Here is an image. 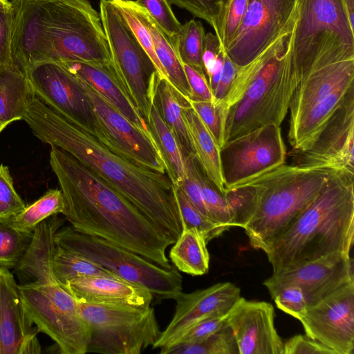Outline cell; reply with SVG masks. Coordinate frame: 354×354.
Wrapping results in <instances>:
<instances>
[{
	"instance_id": "obj_1",
	"label": "cell",
	"mask_w": 354,
	"mask_h": 354,
	"mask_svg": "<svg viewBox=\"0 0 354 354\" xmlns=\"http://www.w3.org/2000/svg\"><path fill=\"white\" fill-rule=\"evenodd\" d=\"M22 120L41 141L67 152L128 199L173 244L177 240L183 225L174 185L167 174L138 166L111 151L88 131L35 95Z\"/></svg>"
},
{
	"instance_id": "obj_2",
	"label": "cell",
	"mask_w": 354,
	"mask_h": 354,
	"mask_svg": "<svg viewBox=\"0 0 354 354\" xmlns=\"http://www.w3.org/2000/svg\"><path fill=\"white\" fill-rule=\"evenodd\" d=\"M50 165L63 194L66 219L77 231L106 239L156 265L172 268L165 233L113 187L71 155L51 147Z\"/></svg>"
},
{
	"instance_id": "obj_3",
	"label": "cell",
	"mask_w": 354,
	"mask_h": 354,
	"mask_svg": "<svg viewBox=\"0 0 354 354\" xmlns=\"http://www.w3.org/2000/svg\"><path fill=\"white\" fill-rule=\"evenodd\" d=\"M354 174L330 171L315 199L266 250L273 272L332 254L350 256Z\"/></svg>"
},
{
	"instance_id": "obj_4",
	"label": "cell",
	"mask_w": 354,
	"mask_h": 354,
	"mask_svg": "<svg viewBox=\"0 0 354 354\" xmlns=\"http://www.w3.org/2000/svg\"><path fill=\"white\" fill-rule=\"evenodd\" d=\"M295 19L258 56L239 67L234 82L246 91L227 111L225 142L264 125L280 126L285 119L295 89L290 59Z\"/></svg>"
},
{
	"instance_id": "obj_5",
	"label": "cell",
	"mask_w": 354,
	"mask_h": 354,
	"mask_svg": "<svg viewBox=\"0 0 354 354\" xmlns=\"http://www.w3.org/2000/svg\"><path fill=\"white\" fill-rule=\"evenodd\" d=\"M330 171L285 163L245 183L254 200L253 215L243 228L250 245L265 252L315 199Z\"/></svg>"
},
{
	"instance_id": "obj_6",
	"label": "cell",
	"mask_w": 354,
	"mask_h": 354,
	"mask_svg": "<svg viewBox=\"0 0 354 354\" xmlns=\"http://www.w3.org/2000/svg\"><path fill=\"white\" fill-rule=\"evenodd\" d=\"M354 58V26L342 0H297L290 59L295 88L314 65Z\"/></svg>"
},
{
	"instance_id": "obj_7",
	"label": "cell",
	"mask_w": 354,
	"mask_h": 354,
	"mask_svg": "<svg viewBox=\"0 0 354 354\" xmlns=\"http://www.w3.org/2000/svg\"><path fill=\"white\" fill-rule=\"evenodd\" d=\"M43 19L53 62L114 68L100 12L90 0H45Z\"/></svg>"
},
{
	"instance_id": "obj_8",
	"label": "cell",
	"mask_w": 354,
	"mask_h": 354,
	"mask_svg": "<svg viewBox=\"0 0 354 354\" xmlns=\"http://www.w3.org/2000/svg\"><path fill=\"white\" fill-rule=\"evenodd\" d=\"M55 243L99 264L120 279L147 289L157 298L174 299L182 292L183 278L174 266L166 269L106 239L80 232L71 225H63L57 231Z\"/></svg>"
},
{
	"instance_id": "obj_9",
	"label": "cell",
	"mask_w": 354,
	"mask_h": 354,
	"mask_svg": "<svg viewBox=\"0 0 354 354\" xmlns=\"http://www.w3.org/2000/svg\"><path fill=\"white\" fill-rule=\"evenodd\" d=\"M90 330L87 353L140 354L161 331L153 308L77 302Z\"/></svg>"
},
{
	"instance_id": "obj_10",
	"label": "cell",
	"mask_w": 354,
	"mask_h": 354,
	"mask_svg": "<svg viewBox=\"0 0 354 354\" xmlns=\"http://www.w3.org/2000/svg\"><path fill=\"white\" fill-rule=\"evenodd\" d=\"M22 304L38 330L53 339L63 354L87 353L88 326L74 297L57 281L19 284Z\"/></svg>"
},
{
	"instance_id": "obj_11",
	"label": "cell",
	"mask_w": 354,
	"mask_h": 354,
	"mask_svg": "<svg viewBox=\"0 0 354 354\" xmlns=\"http://www.w3.org/2000/svg\"><path fill=\"white\" fill-rule=\"evenodd\" d=\"M99 8L118 81L147 122L151 106L149 84L156 71L154 64L111 1L100 0Z\"/></svg>"
},
{
	"instance_id": "obj_12",
	"label": "cell",
	"mask_w": 354,
	"mask_h": 354,
	"mask_svg": "<svg viewBox=\"0 0 354 354\" xmlns=\"http://www.w3.org/2000/svg\"><path fill=\"white\" fill-rule=\"evenodd\" d=\"M225 191L286 163L280 126H262L225 142L220 149Z\"/></svg>"
},
{
	"instance_id": "obj_13",
	"label": "cell",
	"mask_w": 354,
	"mask_h": 354,
	"mask_svg": "<svg viewBox=\"0 0 354 354\" xmlns=\"http://www.w3.org/2000/svg\"><path fill=\"white\" fill-rule=\"evenodd\" d=\"M77 79L95 112L98 125L97 139L111 151L136 165L167 174L155 140L136 127L88 84Z\"/></svg>"
},
{
	"instance_id": "obj_14",
	"label": "cell",
	"mask_w": 354,
	"mask_h": 354,
	"mask_svg": "<svg viewBox=\"0 0 354 354\" xmlns=\"http://www.w3.org/2000/svg\"><path fill=\"white\" fill-rule=\"evenodd\" d=\"M25 73L35 96L96 137L98 125L95 112L76 76L56 62L35 64Z\"/></svg>"
},
{
	"instance_id": "obj_15",
	"label": "cell",
	"mask_w": 354,
	"mask_h": 354,
	"mask_svg": "<svg viewBox=\"0 0 354 354\" xmlns=\"http://www.w3.org/2000/svg\"><path fill=\"white\" fill-rule=\"evenodd\" d=\"M292 164L354 174V87L346 95L313 145L292 150Z\"/></svg>"
},
{
	"instance_id": "obj_16",
	"label": "cell",
	"mask_w": 354,
	"mask_h": 354,
	"mask_svg": "<svg viewBox=\"0 0 354 354\" xmlns=\"http://www.w3.org/2000/svg\"><path fill=\"white\" fill-rule=\"evenodd\" d=\"M297 5V0H250L226 55L238 66L250 62L290 24Z\"/></svg>"
},
{
	"instance_id": "obj_17",
	"label": "cell",
	"mask_w": 354,
	"mask_h": 354,
	"mask_svg": "<svg viewBox=\"0 0 354 354\" xmlns=\"http://www.w3.org/2000/svg\"><path fill=\"white\" fill-rule=\"evenodd\" d=\"M299 321L309 337L336 354H353L354 281L308 306Z\"/></svg>"
},
{
	"instance_id": "obj_18",
	"label": "cell",
	"mask_w": 354,
	"mask_h": 354,
	"mask_svg": "<svg viewBox=\"0 0 354 354\" xmlns=\"http://www.w3.org/2000/svg\"><path fill=\"white\" fill-rule=\"evenodd\" d=\"M351 281L354 274L351 256L332 254L274 272L263 284L270 295L282 287L297 286L304 292L309 306Z\"/></svg>"
},
{
	"instance_id": "obj_19",
	"label": "cell",
	"mask_w": 354,
	"mask_h": 354,
	"mask_svg": "<svg viewBox=\"0 0 354 354\" xmlns=\"http://www.w3.org/2000/svg\"><path fill=\"white\" fill-rule=\"evenodd\" d=\"M240 297L239 288L231 282H220L189 293L180 292L174 299L176 305L172 319L152 348H160L162 353L198 322L227 313Z\"/></svg>"
},
{
	"instance_id": "obj_20",
	"label": "cell",
	"mask_w": 354,
	"mask_h": 354,
	"mask_svg": "<svg viewBox=\"0 0 354 354\" xmlns=\"http://www.w3.org/2000/svg\"><path fill=\"white\" fill-rule=\"evenodd\" d=\"M274 311L266 301L240 297L227 313L239 354H283V342L274 323Z\"/></svg>"
},
{
	"instance_id": "obj_21",
	"label": "cell",
	"mask_w": 354,
	"mask_h": 354,
	"mask_svg": "<svg viewBox=\"0 0 354 354\" xmlns=\"http://www.w3.org/2000/svg\"><path fill=\"white\" fill-rule=\"evenodd\" d=\"M45 0H11V53L13 64L24 72L30 66L53 62V49L43 14Z\"/></svg>"
},
{
	"instance_id": "obj_22",
	"label": "cell",
	"mask_w": 354,
	"mask_h": 354,
	"mask_svg": "<svg viewBox=\"0 0 354 354\" xmlns=\"http://www.w3.org/2000/svg\"><path fill=\"white\" fill-rule=\"evenodd\" d=\"M77 302L132 306H151L153 295L147 289L120 278L96 276L69 281L63 286Z\"/></svg>"
},
{
	"instance_id": "obj_23",
	"label": "cell",
	"mask_w": 354,
	"mask_h": 354,
	"mask_svg": "<svg viewBox=\"0 0 354 354\" xmlns=\"http://www.w3.org/2000/svg\"><path fill=\"white\" fill-rule=\"evenodd\" d=\"M354 82V58L318 66L300 80L290 103L289 124L340 86Z\"/></svg>"
},
{
	"instance_id": "obj_24",
	"label": "cell",
	"mask_w": 354,
	"mask_h": 354,
	"mask_svg": "<svg viewBox=\"0 0 354 354\" xmlns=\"http://www.w3.org/2000/svg\"><path fill=\"white\" fill-rule=\"evenodd\" d=\"M58 63L88 84L139 130L153 138L147 121L123 90L113 68L80 62Z\"/></svg>"
},
{
	"instance_id": "obj_25",
	"label": "cell",
	"mask_w": 354,
	"mask_h": 354,
	"mask_svg": "<svg viewBox=\"0 0 354 354\" xmlns=\"http://www.w3.org/2000/svg\"><path fill=\"white\" fill-rule=\"evenodd\" d=\"M64 224L63 218L53 215L37 225L27 251L14 269L19 284H46L57 281L53 269L55 236Z\"/></svg>"
},
{
	"instance_id": "obj_26",
	"label": "cell",
	"mask_w": 354,
	"mask_h": 354,
	"mask_svg": "<svg viewBox=\"0 0 354 354\" xmlns=\"http://www.w3.org/2000/svg\"><path fill=\"white\" fill-rule=\"evenodd\" d=\"M32 324L24 310L19 284L9 269L0 266V354H18L25 337L38 330Z\"/></svg>"
},
{
	"instance_id": "obj_27",
	"label": "cell",
	"mask_w": 354,
	"mask_h": 354,
	"mask_svg": "<svg viewBox=\"0 0 354 354\" xmlns=\"http://www.w3.org/2000/svg\"><path fill=\"white\" fill-rule=\"evenodd\" d=\"M353 87L354 82L340 86L289 124L288 140L292 150H306L313 145Z\"/></svg>"
},
{
	"instance_id": "obj_28",
	"label": "cell",
	"mask_w": 354,
	"mask_h": 354,
	"mask_svg": "<svg viewBox=\"0 0 354 354\" xmlns=\"http://www.w3.org/2000/svg\"><path fill=\"white\" fill-rule=\"evenodd\" d=\"M149 97L162 119L177 140L184 157L194 154L183 115V105L187 102L169 83L156 71L149 84Z\"/></svg>"
},
{
	"instance_id": "obj_29",
	"label": "cell",
	"mask_w": 354,
	"mask_h": 354,
	"mask_svg": "<svg viewBox=\"0 0 354 354\" xmlns=\"http://www.w3.org/2000/svg\"><path fill=\"white\" fill-rule=\"evenodd\" d=\"M183 115L194 155L209 180L225 193L221 169L220 148L187 100L183 105Z\"/></svg>"
},
{
	"instance_id": "obj_30",
	"label": "cell",
	"mask_w": 354,
	"mask_h": 354,
	"mask_svg": "<svg viewBox=\"0 0 354 354\" xmlns=\"http://www.w3.org/2000/svg\"><path fill=\"white\" fill-rule=\"evenodd\" d=\"M35 97L26 73L12 64L0 67V124L6 128L23 119Z\"/></svg>"
},
{
	"instance_id": "obj_31",
	"label": "cell",
	"mask_w": 354,
	"mask_h": 354,
	"mask_svg": "<svg viewBox=\"0 0 354 354\" xmlns=\"http://www.w3.org/2000/svg\"><path fill=\"white\" fill-rule=\"evenodd\" d=\"M207 244L199 230L183 228L169 251V259L178 271L192 276L203 275L209 266Z\"/></svg>"
},
{
	"instance_id": "obj_32",
	"label": "cell",
	"mask_w": 354,
	"mask_h": 354,
	"mask_svg": "<svg viewBox=\"0 0 354 354\" xmlns=\"http://www.w3.org/2000/svg\"><path fill=\"white\" fill-rule=\"evenodd\" d=\"M140 13L149 30L156 55L166 73L168 81L178 93L189 99L190 90L187 77L169 37L141 4Z\"/></svg>"
},
{
	"instance_id": "obj_33",
	"label": "cell",
	"mask_w": 354,
	"mask_h": 354,
	"mask_svg": "<svg viewBox=\"0 0 354 354\" xmlns=\"http://www.w3.org/2000/svg\"><path fill=\"white\" fill-rule=\"evenodd\" d=\"M147 124L164 160L167 174L173 185L178 186L185 175V159L179 144L151 101Z\"/></svg>"
},
{
	"instance_id": "obj_34",
	"label": "cell",
	"mask_w": 354,
	"mask_h": 354,
	"mask_svg": "<svg viewBox=\"0 0 354 354\" xmlns=\"http://www.w3.org/2000/svg\"><path fill=\"white\" fill-rule=\"evenodd\" d=\"M53 269L56 281L62 286L69 281L80 277L106 276L119 278L99 264L57 245Z\"/></svg>"
},
{
	"instance_id": "obj_35",
	"label": "cell",
	"mask_w": 354,
	"mask_h": 354,
	"mask_svg": "<svg viewBox=\"0 0 354 354\" xmlns=\"http://www.w3.org/2000/svg\"><path fill=\"white\" fill-rule=\"evenodd\" d=\"M65 207V200L61 189H49L34 203L26 205L8 223L20 232L31 233L37 225L47 218L63 214Z\"/></svg>"
},
{
	"instance_id": "obj_36",
	"label": "cell",
	"mask_w": 354,
	"mask_h": 354,
	"mask_svg": "<svg viewBox=\"0 0 354 354\" xmlns=\"http://www.w3.org/2000/svg\"><path fill=\"white\" fill-rule=\"evenodd\" d=\"M205 35L202 23L192 19L182 24L178 35L171 42L181 63L192 66L204 75L205 72L202 56Z\"/></svg>"
},
{
	"instance_id": "obj_37",
	"label": "cell",
	"mask_w": 354,
	"mask_h": 354,
	"mask_svg": "<svg viewBox=\"0 0 354 354\" xmlns=\"http://www.w3.org/2000/svg\"><path fill=\"white\" fill-rule=\"evenodd\" d=\"M122 15L136 39L151 59L160 77L167 79L153 48L151 36L140 13V4L136 0H110Z\"/></svg>"
},
{
	"instance_id": "obj_38",
	"label": "cell",
	"mask_w": 354,
	"mask_h": 354,
	"mask_svg": "<svg viewBox=\"0 0 354 354\" xmlns=\"http://www.w3.org/2000/svg\"><path fill=\"white\" fill-rule=\"evenodd\" d=\"M191 163L194 175L201 186L209 218L226 230L232 227L230 212L225 194L220 192L209 180L194 154L191 156Z\"/></svg>"
},
{
	"instance_id": "obj_39",
	"label": "cell",
	"mask_w": 354,
	"mask_h": 354,
	"mask_svg": "<svg viewBox=\"0 0 354 354\" xmlns=\"http://www.w3.org/2000/svg\"><path fill=\"white\" fill-rule=\"evenodd\" d=\"M239 350L230 328L225 324L218 331L196 343L178 344L162 354H237Z\"/></svg>"
},
{
	"instance_id": "obj_40",
	"label": "cell",
	"mask_w": 354,
	"mask_h": 354,
	"mask_svg": "<svg viewBox=\"0 0 354 354\" xmlns=\"http://www.w3.org/2000/svg\"><path fill=\"white\" fill-rule=\"evenodd\" d=\"M250 0H224L214 28L221 48L225 51L240 28Z\"/></svg>"
},
{
	"instance_id": "obj_41",
	"label": "cell",
	"mask_w": 354,
	"mask_h": 354,
	"mask_svg": "<svg viewBox=\"0 0 354 354\" xmlns=\"http://www.w3.org/2000/svg\"><path fill=\"white\" fill-rule=\"evenodd\" d=\"M32 239V232H22L8 222H0V266L15 269L27 251Z\"/></svg>"
},
{
	"instance_id": "obj_42",
	"label": "cell",
	"mask_w": 354,
	"mask_h": 354,
	"mask_svg": "<svg viewBox=\"0 0 354 354\" xmlns=\"http://www.w3.org/2000/svg\"><path fill=\"white\" fill-rule=\"evenodd\" d=\"M174 195L183 228H196L205 237L208 243L227 230L204 216L186 197L179 186H174Z\"/></svg>"
},
{
	"instance_id": "obj_43",
	"label": "cell",
	"mask_w": 354,
	"mask_h": 354,
	"mask_svg": "<svg viewBox=\"0 0 354 354\" xmlns=\"http://www.w3.org/2000/svg\"><path fill=\"white\" fill-rule=\"evenodd\" d=\"M212 138L221 149L225 144L227 111L221 101L201 102L187 100Z\"/></svg>"
},
{
	"instance_id": "obj_44",
	"label": "cell",
	"mask_w": 354,
	"mask_h": 354,
	"mask_svg": "<svg viewBox=\"0 0 354 354\" xmlns=\"http://www.w3.org/2000/svg\"><path fill=\"white\" fill-rule=\"evenodd\" d=\"M232 227L244 228L254 210V200L249 185L244 183L225 191Z\"/></svg>"
},
{
	"instance_id": "obj_45",
	"label": "cell",
	"mask_w": 354,
	"mask_h": 354,
	"mask_svg": "<svg viewBox=\"0 0 354 354\" xmlns=\"http://www.w3.org/2000/svg\"><path fill=\"white\" fill-rule=\"evenodd\" d=\"M25 207L14 187L8 167L0 165V222H8Z\"/></svg>"
},
{
	"instance_id": "obj_46",
	"label": "cell",
	"mask_w": 354,
	"mask_h": 354,
	"mask_svg": "<svg viewBox=\"0 0 354 354\" xmlns=\"http://www.w3.org/2000/svg\"><path fill=\"white\" fill-rule=\"evenodd\" d=\"M145 7L171 42L178 35L182 24L174 15L167 0H136Z\"/></svg>"
},
{
	"instance_id": "obj_47",
	"label": "cell",
	"mask_w": 354,
	"mask_h": 354,
	"mask_svg": "<svg viewBox=\"0 0 354 354\" xmlns=\"http://www.w3.org/2000/svg\"><path fill=\"white\" fill-rule=\"evenodd\" d=\"M271 297L280 310L292 317L300 320L305 315L308 304L305 295L299 287H282L271 295Z\"/></svg>"
},
{
	"instance_id": "obj_48",
	"label": "cell",
	"mask_w": 354,
	"mask_h": 354,
	"mask_svg": "<svg viewBox=\"0 0 354 354\" xmlns=\"http://www.w3.org/2000/svg\"><path fill=\"white\" fill-rule=\"evenodd\" d=\"M170 4L184 9L205 21L213 28L224 0H167Z\"/></svg>"
},
{
	"instance_id": "obj_49",
	"label": "cell",
	"mask_w": 354,
	"mask_h": 354,
	"mask_svg": "<svg viewBox=\"0 0 354 354\" xmlns=\"http://www.w3.org/2000/svg\"><path fill=\"white\" fill-rule=\"evenodd\" d=\"M228 312L217 313L198 322L189 329L174 346L196 343L218 331L226 324Z\"/></svg>"
},
{
	"instance_id": "obj_50",
	"label": "cell",
	"mask_w": 354,
	"mask_h": 354,
	"mask_svg": "<svg viewBox=\"0 0 354 354\" xmlns=\"http://www.w3.org/2000/svg\"><path fill=\"white\" fill-rule=\"evenodd\" d=\"M184 157L185 175L183 180L178 185L188 200L206 217L209 218L206 208L202 190L192 169L191 156ZM211 219V218H210ZM212 220V219H211Z\"/></svg>"
},
{
	"instance_id": "obj_51",
	"label": "cell",
	"mask_w": 354,
	"mask_h": 354,
	"mask_svg": "<svg viewBox=\"0 0 354 354\" xmlns=\"http://www.w3.org/2000/svg\"><path fill=\"white\" fill-rule=\"evenodd\" d=\"M181 64L190 90L189 97L187 100L213 102L214 97L206 75L187 64Z\"/></svg>"
},
{
	"instance_id": "obj_52",
	"label": "cell",
	"mask_w": 354,
	"mask_h": 354,
	"mask_svg": "<svg viewBox=\"0 0 354 354\" xmlns=\"http://www.w3.org/2000/svg\"><path fill=\"white\" fill-rule=\"evenodd\" d=\"M283 354H336L324 344L309 337L297 335L283 344Z\"/></svg>"
},
{
	"instance_id": "obj_53",
	"label": "cell",
	"mask_w": 354,
	"mask_h": 354,
	"mask_svg": "<svg viewBox=\"0 0 354 354\" xmlns=\"http://www.w3.org/2000/svg\"><path fill=\"white\" fill-rule=\"evenodd\" d=\"M12 21L10 4L0 8V67L13 64L11 53Z\"/></svg>"
},
{
	"instance_id": "obj_54",
	"label": "cell",
	"mask_w": 354,
	"mask_h": 354,
	"mask_svg": "<svg viewBox=\"0 0 354 354\" xmlns=\"http://www.w3.org/2000/svg\"><path fill=\"white\" fill-rule=\"evenodd\" d=\"M239 67L230 59L224 52L223 68L219 82L213 93L214 102L221 101L225 97L235 77Z\"/></svg>"
},
{
	"instance_id": "obj_55",
	"label": "cell",
	"mask_w": 354,
	"mask_h": 354,
	"mask_svg": "<svg viewBox=\"0 0 354 354\" xmlns=\"http://www.w3.org/2000/svg\"><path fill=\"white\" fill-rule=\"evenodd\" d=\"M221 49L217 36L212 32L206 33L203 39L202 59L207 78L212 71Z\"/></svg>"
},
{
	"instance_id": "obj_56",
	"label": "cell",
	"mask_w": 354,
	"mask_h": 354,
	"mask_svg": "<svg viewBox=\"0 0 354 354\" xmlns=\"http://www.w3.org/2000/svg\"><path fill=\"white\" fill-rule=\"evenodd\" d=\"M38 332V330H35L25 337L21 343L18 354H34L41 353V345L37 337Z\"/></svg>"
},
{
	"instance_id": "obj_57",
	"label": "cell",
	"mask_w": 354,
	"mask_h": 354,
	"mask_svg": "<svg viewBox=\"0 0 354 354\" xmlns=\"http://www.w3.org/2000/svg\"><path fill=\"white\" fill-rule=\"evenodd\" d=\"M223 62L224 52L222 49H221L215 61V63L212 68V71L207 77L209 87L213 93L221 78V75L223 68Z\"/></svg>"
},
{
	"instance_id": "obj_58",
	"label": "cell",
	"mask_w": 354,
	"mask_h": 354,
	"mask_svg": "<svg viewBox=\"0 0 354 354\" xmlns=\"http://www.w3.org/2000/svg\"><path fill=\"white\" fill-rule=\"evenodd\" d=\"M352 25L354 26V0H342Z\"/></svg>"
},
{
	"instance_id": "obj_59",
	"label": "cell",
	"mask_w": 354,
	"mask_h": 354,
	"mask_svg": "<svg viewBox=\"0 0 354 354\" xmlns=\"http://www.w3.org/2000/svg\"><path fill=\"white\" fill-rule=\"evenodd\" d=\"M10 2L8 0H0V8L9 6Z\"/></svg>"
},
{
	"instance_id": "obj_60",
	"label": "cell",
	"mask_w": 354,
	"mask_h": 354,
	"mask_svg": "<svg viewBox=\"0 0 354 354\" xmlns=\"http://www.w3.org/2000/svg\"><path fill=\"white\" fill-rule=\"evenodd\" d=\"M5 128L0 124V133Z\"/></svg>"
}]
</instances>
